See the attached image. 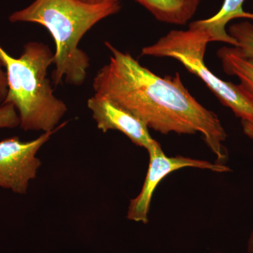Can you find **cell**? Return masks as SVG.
I'll return each mask as SVG.
<instances>
[{"label": "cell", "instance_id": "cell-1", "mask_svg": "<svg viewBox=\"0 0 253 253\" xmlns=\"http://www.w3.org/2000/svg\"><path fill=\"white\" fill-rule=\"evenodd\" d=\"M109 63L96 73L95 94L104 96L134 114L148 127L163 134L199 132L216 161L225 164L228 151L223 143L227 134L217 115L202 106L181 81L174 76L161 77L141 66L129 53L109 42Z\"/></svg>", "mask_w": 253, "mask_h": 253}, {"label": "cell", "instance_id": "cell-2", "mask_svg": "<svg viewBox=\"0 0 253 253\" xmlns=\"http://www.w3.org/2000/svg\"><path fill=\"white\" fill-rule=\"evenodd\" d=\"M119 2L89 5L76 0H36L26 9L9 16L11 22L41 24L51 33L56 46L54 84L63 78L68 84L81 85L85 81L89 58L78 47L83 37L101 20L116 14Z\"/></svg>", "mask_w": 253, "mask_h": 253}, {"label": "cell", "instance_id": "cell-3", "mask_svg": "<svg viewBox=\"0 0 253 253\" xmlns=\"http://www.w3.org/2000/svg\"><path fill=\"white\" fill-rule=\"evenodd\" d=\"M8 93L2 104H12L25 131L54 130L67 112V106L54 94L47 77L54 54L49 46L31 42L25 44L20 57H12L0 46Z\"/></svg>", "mask_w": 253, "mask_h": 253}, {"label": "cell", "instance_id": "cell-4", "mask_svg": "<svg viewBox=\"0 0 253 253\" xmlns=\"http://www.w3.org/2000/svg\"><path fill=\"white\" fill-rule=\"evenodd\" d=\"M211 38L204 28L190 23L186 31L173 30L154 44L145 46L141 56L176 59L201 78L219 101L230 109L241 121L253 123V94L240 83L222 81L211 72L204 58Z\"/></svg>", "mask_w": 253, "mask_h": 253}, {"label": "cell", "instance_id": "cell-5", "mask_svg": "<svg viewBox=\"0 0 253 253\" xmlns=\"http://www.w3.org/2000/svg\"><path fill=\"white\" fill-rule=\"evenodd\" d=\"M66 123L32 141H23L14 136L0 141V186L16 194H26L30 181L36 179L41 166V160L36 157L38 151Z\"/></svg>", "mask_w": 253, "mask_h": 253}, {"label": "cell", "instance_id": "cell-6", "mask_svg": "<svg viewBox=\"0 0 253 253\" xmlns=\"http://www.w3.org/2000/svg\"><path fill=\"white\" fill-rule=\"evenodd\" d=\"M150 161L149 169L140 193L129 203L127 219L129 220L147 224L151 200L155 190L161 181L168 174L186 168L208 169L212 172H230L231 168L226 164L212 163L204 160L194 159L182 156L169 157L163 152L161 145L148 151Z\"/></svg>", "mask_w": 253, "mask_h": 253}, {"label": "cell", "instance_id": "cell-7", "mask_svg": "<svg viewBox=\"0 0 253 253\" xmlns=\"http://www.w3.org/2000/svg\"><path fill=\"white\" fill-rule=\"evenodd\" d=\"M98 129L106 132L117 130L147 151L161 145L149 133V128L134 114L104 96L95 94L87 101Z\"/></svg>", "mask_w": 253, "mask_h": 253}, {"label": "cell", "instance_id": "cell-8", "mask_svg": "<svg viewBox=\"0 0 253 253\" xmlns=\"http://www.w3.org/2000/svg\"><path fill=\"white\" fill-rule=\"evenodd\" d=\"M244 1L245 0H224L217 14L207 19L199 20L194 23L207 31L211 42H221L237 46L235 40L226 31V26L234 18L253 20V13L246 12L243 8Z\"/></svg>", "mask_w": 253, "mask_h": 253}, {"label": "cell", "instance_id": "cell-9", "mask_svg": "<svg viewBox=\"0 0 253 253\" xmlns=\"http://www.w3.org/2000/svg\"><path fill=\"white\" fill-rule=\"evenodd\" d=\"M149 10L158 21L185 25L193 18L201 0H135Z\"/></svg>", "mask_w": 253, "mask_h": 253}, {"label": "cell", "instance_id": "cell-10", "mask_svg": "<svg viewBox=\"0 0 253 253\" xmlns=\"http://www.w3.org/2000/svg\"><path fill=\"white\" fill-rule=\"evenodd\" d=\"M224 72L235 76L248 90L253 94V59H246L238 47L223 46L217 51Z\"/></svg>", "mask_w": 253, "mask_h": 253}, {"label": "cell", "instance_id": "cell-11", "mask_svg": "<svg viewBox=\"0 0 253 253\" xmlns=\"http://www.w3.org/2000/svg\"><path fill=\"white\" fill-rule=\"evenodd\" d=\"M229 35L235 40L238 49L244 57L253 59V24L241 22L231 25L229 28Z\"/></svg>", "mask_w": 253, "mask_h": 253}, {"label": "cell", "instance_id": "cell-12", "mask_svg": "<svg viewBox=\"0 0 253 253\" xmlns=\"http://www.w3.org/2000/svg\"><path fill=\"white\" fill-rule=\"evenodd\" d=\"M19 116L12 104H2L0 107V129L14 128L20 126Z\"/></svg>", "mask_w": 253, "mask_h": 253}, {"label": "cell", "instance_id": "cell-13", "mask_svg": "<svg viewBox=\"0 0 253 253\" xmlns=\"http://www.w3.org/2000/svg\"><path fill=\"white\" fill-rule=\"evenodd\" d=\"M4 68V63L0 58V105H2L4 103L8 93L7 79Z\"/></svg>", "mask_w": 253, "mask_h": 253}, {"label": "cell", "instance_id": "cell-14", "mask_svg": "<svg viewBox=\"0 0 253 253\" xmlns=\"http://www.w3.org/2000/svg\"><path fill=\"white\" fill-rule=\"evenodd\" d=\"M80 2L89 5H100L119 2L120 0H76Z\"/></svg>", "mask_w": 253, "mask_h": 253}, {"label": "cell", "instance_id": "cell-15", "mask_svg": "<svg viewBox=\"0 0 253 253\" xmlns=\"http://www.w3.org/2000/svg\"><path fill=\"white\" fill-rule=\"evenodd\" d=\"M241 123L244 134L253 141V123L246 121H241Z\"/></svg>", "mask_w": 253, "mask_h": 253}, {"label": "cell", "instance_id": "cell-16", "mask_svg": "<svg viewBox=\"0 0 253 253\" xmlns=\"http://www.w3.org/2000/svg\"><path fill=\"white\" fill-rule=\"evenodd\" d=\"M248 251L249 253H253V229L248 241Z\"/></svg>", "mask_w": 253, "mask_h": 253}]
</instances>
